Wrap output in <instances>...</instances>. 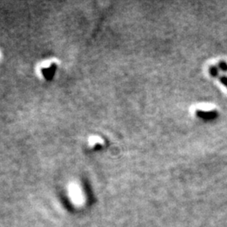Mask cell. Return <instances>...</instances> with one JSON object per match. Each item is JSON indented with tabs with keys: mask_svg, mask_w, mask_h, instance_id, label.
Wrapping results in <instances>:
<instances>
[{
	"mask_svg": "<svg viewBox=\"0 0 227 227\" xmlns=\"http://www.w3.org/2000/svg\"><path fill=\"white\" fill-rule=\"evenodd\" d=\"M57 69V63L56 60H46L40 64L38 67L39 74L44 79H50Z\"/></svg>",
	"mask_w": 227,
	"mask_h": 227,
	"instance_id": "cell-1",
	"label": "cell"
}]
</instances>
